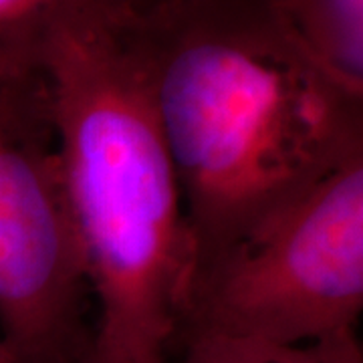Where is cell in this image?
<instances>
[{
    "mask_svg": "<svg viewBox=\"0 0 363 363\" xmlns=\"http://www.w3.org/2000/svg\"><path fill=\"white\" fill-rule=\"evenodd\" d=\"M111 2L180 182L192 274L363 154V93L272 0Z\"/></svg>",
    "mask_w": 363,
    "mask_h": 363,
    "instance_id": "obj_1",
    "label": "cell"
},
{
    "mask_svg": "<svg viewBox=\"0 0 363 363\" xmlns=\"http://www.w3.org/2000/svg\"><path fill=\"white\" fill-rule=\"evenodd\" d=\"M95 307L85 363L172 355L192 279L180 182L111 0H75L40 55Z\"/></svg>",
    "mask_w": 363,
    "mask_h": 363,
    "instance_id": "obj_2",
    "label": "cell"
},
{
    "mask_svg": "<svg viewBox=\"0 0 363 363\" xmlns=\"http://www.w3.org/2000/svg\"><path fill=\"white\" fill-rule=\"evenodd\" d=\"M363 311V154L196 269L178 341L301 345L357 331Z\"/></svg>",
    "mask_w": 363,
    "mask_h": 363,
    "instance_id": "obj_3",
    "label": "cell"
},
{
    "mask_svg": "<svg viewBox=\"0 0 363 363\" xmlns=\"http://www.w3.org/2000/svg\"><path fill=\"white\" fill-rule=\"evenodd\" d=\"M91 307L43 75L0 77V339L13 363H85Z\"/></svg>",
    "mask_w": 363,
    "mask_h": 363,
    "instance_id": "obj_4",
    "label": "cell"
},
{
    "mask_svg": "<svg viewBox=\"0 0 363 363\" xmlns=\"http://www.w3.org/2000/svg\"><path fill=\"white\" fill-rule=\"evenodd\" d=\"M301 47L327 73L363 93V0H272Z\"/></svg>",
    "mask_w": 363,
    "mask_h": 363,
    "instance_id": "obj_5",
    "label": "cell"
},
{
    "mask_svg": "<svg viewBox=\"0 0 363 363\" xmlns=\"http://www.w3.org/2000/svg\"><path fill=\"white\" fill-rule=\"evenodd\" d=\"M178 363H363L357 331L301 345H271L222 337H188Z\"/></svg>",
    "mask_w": 363,
    "mask_h": 363,
    "instance_id": "obj_6",
    "label": "cell"
},
{
    "mask_svg": "<svg viewBox=\"0 0 363 363\" xmlns=\"http://www.w3.org/2000/svg\"><path fill=\"white\" fill-rule=\"evenodd\" d=\"M75 0H0V77L40 71V55Z\"/></svg>",
    "mask_w": 363,
    "mask_h": 363,
    "instance_id": "obj_7",
    "label": "cell"
},
{
    "mask_svg": "<svg viewBox=\"0 0 363 363\" xmlns=\"http://www.w3.org/2000/svg\"><path fill=\"white\" fill-rule=\"evenodd\" d=\"M0 363H13V359H11V353H9L6 347H4L2 339H0Z\"/></svg>",
    "mask_w": 363,
    "mask_h": 363,
    "instance_id": "obj_8",
    "label": "cell"
},
{
    "mask_svg": "<svg viewBox=\"0 0 363 363\" xmlns=\"http://www.w3.org/2000/svg\"><path fill=\"white\" fill-rule=\"evenodd\" d=\"M156 363H178V362H176V357H172V355H169V357H164V359H160V362Z\"/></svg>",
    "mask_w": 363,
    "mask_h": 363,
    "instance_id": "obj_9",
    "label": "cell"
},
{
    "mask_svg": "<svg viewBox=\"0 0 363 363\" xmlns=\"http://www.w3.org/2000/svg\"><path fill=\"white\" fill-rule=\"evenodd\" d=\"M121 2H128V4H142V2H147V0H121Z\"/></svg>",
    "mask_w": 363,
    "mask_h": 363,
    "instance_id": "obj_10",
    "label": "cell"
}]
</instances>
